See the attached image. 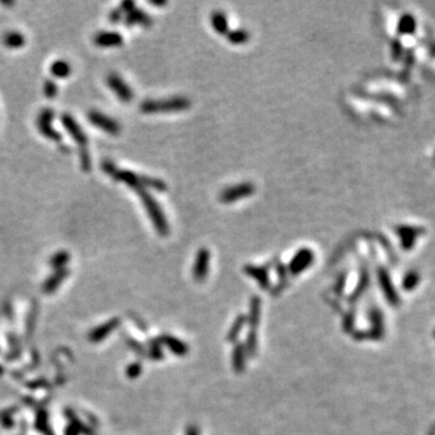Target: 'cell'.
<instances>
[{"instance_id":"1","label":"cell","mask_w":435,"mask_h":435,"mask_svg":"<svg viewBox=\"0 0 435 435\" xmlns=\"http://www.w3.org/2000/svg\"><path fill=\"white\" fill-rule=\"evenodd\" d=\"M102 170L105 173L109 174L114 180L120 183H125L126 185H128L130 188L134 189L136 191L142 190V189L151 188L155 189V190L163 191L167 189L165 182L157 179V178H151V177H145V176H139V174L134 173V172L126 171V170H119L113 162H110L109 160L107 161H103L102 163Z\"/></svg>"},{"instance_id":"2","label":"cell","mask_w":435,"mask_h":435,"mask_svg":"<svg viewBox=\"0 0 435 435\" xmlns=\"http://www.w3.org/2000/svg\"><path fill=\"white\" fill-rule=\"evenodd\" d=\"M190 99L185 97H173L168 99H149L140 104L143 113H168V111H180L190 107Z\"/></svg>"},{"instance_id":"3","label":"cell","mask_w":435,"mask_h":435,"mask_svg":"<svg viewBox=\"0 0 435 435\" xmlns=\"http://www.w3.org/2000/svg\"><path fill=\"white\" fill-rule=\"evenodd\" d=\"M137 193H138L140 200H142L143 206H144V208L147 210L148 216L151 219V221H153L156 230L159 231L160 234L166 236V234L168 233V231H170V227H168L167 219H166L165 214H163L159 203H157L156 200L154 199V197L151 196L145 189H142V190L137 191Z\"/></svg>"},{"instance_id":"4","label":"cell","mask_w":435,"mask_h":435,"mask_svg":"<svg viewBox=\"0 0 435 435\" xmlns=\"http://www.w3.org/2000/svg\"><path fill=\"white\" fill-rule=\"evenodd\" d=\"M54 117V113L52 109L46 108L42 109L39 113L38 119H36V126H38L39 132L45 137V138L53 140V142H61L62 136L58 131H56L52 127V121Z\"/></svg>"},{"instance_id":"5","label":"cell","mask_w":435,"mask_h":435,"mask_svg":"<svg viewBox=\"0 0 435 435\" xmlns=\"http://www.w3.org/2000/svg\"><path fill=\"white\" fill-rule=\"evenodd\" d=\"M254 191H255V187H254L253 183H239V184L233 185V187L224 189L219 195V200L224 203H231L237 201V200L250 196V195L254 194Z\"/></svg>"},{"instance_id":"6","label":"cell","mask_w":435,"mask_h":435,"mask_svg":"<svg viewBox=\"0 0 435 435\" xmlns=\"http://www.w3.org/2000/svg\"><path fill=\"white\" fill-rule=\"evenodd\" d=\"M87 117L94 127L99 128V130L104 131V132L111 134V136H116L121 131V126L116 120L111 119L110 116L105 115V114L98 110H91Z\"/></svg>"},{"instance_id":"7","label":"cell","mask_w":435,"mask_h":435,"mask_svg":"<svg viewBox=\"0 0 435 435\" xmlns=\"http://www.w3.org/2000/svg\"><path fill=\"white\" fill-rule=\"evenodd\" d=\"M107 84L111 91L116 94L117 98L122 102H131L133 99V91L128 86L127 82L116 73L109 74L107 78Z\"/></svg>"},{"instance_id":"8","label":"cell","mask_w":435,"mask_h":435,"mask_svg":"<svg viewBox=\"0 0 435 435\" xmlns=\"http://www.w3.org/2000/svg\"><path fill=\"white\" fill-rule=\"evenodd\" d=\"M61 121H62V125L64 126L65 130L68 131V133L70 134L71 138L75 140V142L80 145V148L87 147V143H88L87 137H86L82 128L80 127V125L75 121V120H74L73 116L69 115V114H63L61 117Z\"/></svg>"},{"instance_id":"9","label":"cell","mask_w":435,"mask_h":435,"mask_svg":"<svg viewBox=\"0 0 435 435\" xmlns=\"http://www.w3.org/2000/svg\"><path fill=\"white\" fill-rule=\"evenodd\" d=\"M93 42L99 47H116L124 44V38L117 31H99L94 35Z\"/></svg>"},{"instance_id":"10","label":"cell","mask_w":435,"mask_h":435,"mask_svg":"<svg viewBox=\"0 0 435 435\" xmlns=\"http://www.w3.org/2000/svg\"><path fill=\"white\" fill-rule=\"evenodd\" d=\"M397 232L402 237L403 245L404 248H411L415 243V239L419 234L423 233V230L421 227H415V226L409 225H400L397 227Z\"/></svg>"},{"instance_id":"11","label":"cell","mask_w":435,"mask_h":435,"mask_svg":"<svg viewBox=\"0 0 435 435\" xmlns=\"http://www.w3.org/2000/svg\"><path fill=\"white\" fill-rule=\"evenodd\" d=\"M125 23L127 25L142 24V25H145V27H149V25L153 23V19H151V17L149 16L147 12H144V11L140 10V8L134 7L130 11V12L126 13Z\"/></svg>"},{"instance_id":"12","label":"cell","mask_w":435,"mask_h":435,"mask_svg":"<svg viewBox=\"0 0 435 435\" xmlns=\"http://www.w3.org/2000/svg\"><path fill=\"white\" fill-rule=\"evenodd\" d=\"M417 27L416 18L411 13H404L398 22V33L402 35H409L415 33Z\"/></svg>"},{"instance_id":"13","label":"cell","mask_w":435,"mask_h":435,"mask_svg":"<svg viewBox=\"0 0 435 435\" xmlns=\"http://www.w3.org/2000/svg\"><path fill=\"white\" fill-rule=\"evenodd\" d=\"M2 42H4V45L6 47L16 50V48H21L22 46H24L25 38L23 34L19 33V31L12 30V31H7V33L2 36Z\"/></svg>"},{"instance_id":"14","label":"cell","mask_w":435,"mask_h":435,"mask_svg":"<svg viewBox=\"0 0 435 435\" xmlns=\"http://www.w3.org/2000/svg\"><path fill=\"white\" fill-rule=\"evenodd\" d=\"M51 74L54 76V78H58V79H65L68 78V76L71 74V67H70V63L64 61V59H58V61H54L52 64H51L50 68Z\"/></svg>"},{"instance_id":"15","label":"cell","mask_w":435,"mask_h":435,"mask_svg":"<svg viewBox=\"0 0 435 435\" xmlns=\"http://www.w3.org/2000/svg\"><path fill=\"white\" fill-rule=\"evenodd\" d=\"M211 23L213 28L219 34H227L228 33V24L227 19L224 12L221 11H216L211 15Z\"/></svg>"},{"instance_id":"16","label":"cell","mask_w":435,"mask_h":435,"mask_svg":"<svg viewBox=\"0 0 435 435\" xmlns=\"http://www.w3.org/2000/svg\"><path fill=\"white\" fill-rule=\"evenodd\" d=\"M208 257H210V255H208L207 249H201L199 251L196 266H195V273H196V276H203L206 273L208 265Z\"/></svg>"},{"instance_id":"17","label":"cell","mask_w":435,"mask_h":435,"mask_svg":"<svg viewBox=\"0 0 435 435\" xmlns=\"http://www.w3.org/2000/svg\"><path fill=\"white\" fill-rule=\"evenodd\" d=\"M311 259H312L311 250L303 249V250L300 251V253L295 256V259H294L293 268L295 271L301 270L302 267H305L306 265H308V262H311Z\"/></svg>"},{"instance_id":"18","label":"cell","mask_w":435,"mask_h":435,"mask_svg":"<svg viewBox=\"0 0 435 435\" xmlns=\"http://www.w3.org/2000/svg\"><path fill=\"white\" fill-rule=\"evenodd\" d=\"M228 41L232 44H243L249 40V33L245 29H236L227 33Z\"/></svg>"},{"instance_id":"19","label":"cell","mask_w":435,"mask_h":435,"mask_svg":"<svg viewBox=\"0 0 435 435\" xmlns=\"http://www.w3.org/2000/svg\"><path fill=\"white\" fill-rule=\"evenodd\" d=\"M80 163H81V168L85 172L91 171V167H92V165H91V156L90 153H88L87 147L85 148H80Z\"/></svg>"},{"instance_id":"20","label":"cell","mask_w":435,"mask_h":435,"mask_svg":"<svg viewBox=\"0 0 435 435\" xmlns=\"http://www.w3.org/2000/svg\"><path fill=\"white\" fill-rule=\"evenodd\" d=\"M44 93L46 98H54L57 93H58V87H57L56 82L52 81V80H46L44 84Z\"/></svg>"},{"instance_id":"21","label":"cell","mask_w":435,"mask_h":435,"mask_svg":"<svg viewBox=\"0 0 435 435\" xmlns=\"http://www.w3.org/2000/svg\"><path fill=\"white\" fill-rule=\"evenodd\" d=\"M67 260H69V254H67L65 251H61V253L56 254V255L52 257L51 264H52L54 267H58V266H62L63 264H65Z\"/></svg>"},{"instance_id":"22","label":"cell","mask_w":435,"mask_h":435,"mask_svg":"<svg viewBox=\"0 0 435 435\" xmlns=\"http://www.w3.org/2000/svg\"><path fill=\"white\" fill-rule=\"evenodd\" d=\"M122 18H124V12H122L120 7L114 8V10L109 13V19H110L111 23H119Z\"/></svg>"},{"instance_id":"23","label":"cell","mask_w":435,"mask_h":435,"mask_svg":"<svg viewBox=\"0 0 435 435\" xmlns=\"http://www.w3.org/2000/svg\"><path fill=\"white\" fill-rule=\"evenodd\" d=\"M392 53H393V58L394 59H399L400 57H402L403 53V46L402 44H400V41H393V44H392Z\"/></svg>"},{"instance_id":"24","label":"cell","mask_w":435,"mask_h":435,"mask_svg":"<svg viewBox=\"0 0 435 435\" xmlns=\"http://www.w3.org/2000/svg\"><path fill=\"white\" fill-rule=\"evenodd\" d=\"M149 2L153 5H157V6H163V5L167 4V1H166V0H150Z\"/></svg>"}]
</instances>
